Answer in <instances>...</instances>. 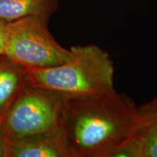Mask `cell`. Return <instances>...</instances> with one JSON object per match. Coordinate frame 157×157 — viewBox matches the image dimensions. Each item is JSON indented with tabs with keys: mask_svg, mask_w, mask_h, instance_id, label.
Segmentation results:
<instances>
[{
	"mask_svg": "<svg viewBox=\"0 0 157 157\" xmlns=\"http://www.w3.org/2000/svg\"><path fill=\"white\" fill-rule=\"evenodd\" d=\"M63 63L27 69L29 85L50 90L66 99H84L114 91L113 61L94 44L74 46Z\"/></svg>",
	"mask_w": 157,
	"mask_h": 157,
	"instance_id": "obj_2",
	"label": "cell"
},
{
	"mask_svg": "<svg viewBox=\"0 0 157 157\" xmlns=\"http://www.w3.org/2000/svg\"><path fill=\"white\" fill-rule=\"evenodd\" d=\"M147 105L146 117L132 137L139 157H157V106L154 101Z\"/></svg>",
	"mask_w": 157,
	"mask_h": 157,
	"instance_id": "obj_8",
	"label": "cell"
},
{
	"mask_svg": "<svg viewBox=\"0 0 157 157\" xmlns=\"http://www.w3.org/2000/svg\"><path fill=\"white\" fill-rule=\"evenodd\" d=\"M28 86L26 68L4 55H0V118Z\"/></svg>",
	"mask_w": 157,
	"mask_h": 157,
	"instance_id": "obj_6",
	"label": "cell"
},
{
	"mask_svg": "<svg viewBox=\"0 0 157 157\" xmlns=\"http://www.w3.org/2000/svg\"><path fill=\"white\" fill-rule=\"evenodd\" d=\"M7 22L0 21V55H3V49L4 44H5L6 32H7Z\"/></svg>",
	"mask_w": 157,
	"mask_h": 157,
	"instance_id": "obj_11",
	"label": "cell"
},
{
	"mask_svg": "<svg viewBox=\"0 0 157 157\" xmlns=\"http://www.w3.org/2000/svg\"><path fill=\"white\" fill-rule=\"evenodd\" d=\"M105 157H139L138 151L132 137L113 148Z\"/></svg>",
	"mask_w": 157,
	"mask_h": 157,
	"instance_id": "obj_9",
	"label": "cell"
},
{
	"mask_svg": "<svg viewBox=\"0 0 157 157\" xmlns=\"http://www.w3.org/2000/svg\"><path fill=\"white\" fill-rule=\"evenodd\" d=\"M67 99L50 90L29 85L0 118L8 140L48 133L62 128Z\"/></svg>",
	"mask_w": 157,
	"mask_h": 157,
	"instance_id": "obj_3",
	"label": "cell"
},
{
	"mask_svg": "<svg viewBox=\"0 0 157 157\" xmlns=\"http://www.w3.org/2000/svg\"><path fill=\"white\" fill-rule=\"evenodd\" d=\"M154 101V103L155 104H156V106H157V98H155V99L154 100V101Z\"/></svg>",
	"mask_w": 157,
	"mask_h": 157,
	"instance_id": "obj_12",
	"label": "cell"
},
{
	"mask_svg": "<svg viewBox=\"0 0 157 157\" xmlns=\"http://www.w3.org/2000/svg\"><path fill=\"white\" fill-rule=\"evenodd\" d=\"M9 140L0 127V157H7Z\"/></svg>",
	"mask_w": 157,
	"mask_h": 157,
	"instance_id": "obj_10",
	"label": "cell"
},
{
	"mask_svg": "<svg viewBox=\"0 0 157 157\" xmlns=\"http://www.w3.org/2000/svg\"><path fill=\"white\" fill-rule=\"evenodd\" d=\"M147 109V103L137 106L116 90L97 97L67 99L62 129L70 157H105L132 136Z\"/></svg>",
	"mask_w": 157,
	"mask_h": 157,
	"instance_id": "obj_1",
	"label": "cell"
},
{
	"mask_svg": "<svg viewBox=\"0 0 157 157\" xmlns=\"http://www.w3.org/2000/svg\"><path fill=\"white\" fill-rule=\"evenodd\" d=\"M58 0H0V21L13 22L30 16L50 17Z\"/></svg>",
	"mask_w": 157,
	"mask_h": 157,
	"instance_id": "obj_7",
	"label": "cell"
},
{
	"mask_svg": "<svg viewBox=\"0 0 157 157\" xmlns=\"http://www.w3.org/2000/svg\"><path fill=\"white\" fill-rule=\"evenodd\" d=\"M8 140L7 157H70L62 128Z\"/></svg>",
	"mask_w": 157,
	"mask_h": 157,
	"instance_id": "obj_5",
	"label": "cell"
},
{
	"mask_svg": "<svg viewBox=\"0 0 157 157\" xmlns=\"http://www.w3.org/2000/svg\"><path fill=\"white\" fill-rule=\"evenodd\" d=\"M48 20L30 16L7 23L4 56L26 69L52 67L67 61L71 50L63 48L51 34Z\"/></svg>",
	"mask_w": 157,
	"mask_h": 157,
	"instance_id": "obj_4",
	"label": "cell"
}]
</instances>
